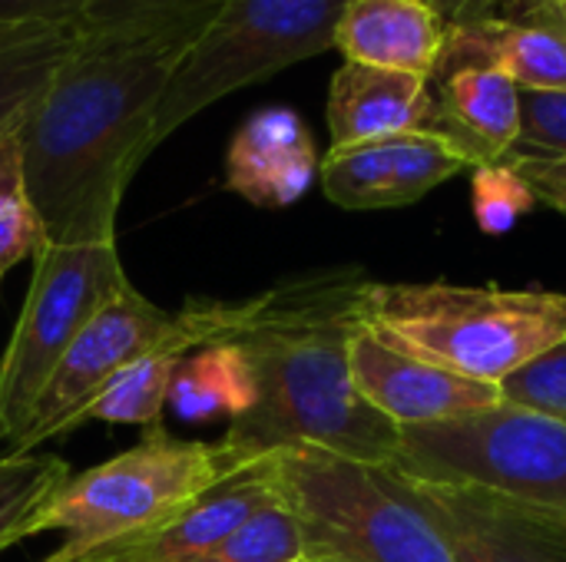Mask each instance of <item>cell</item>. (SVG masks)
Returning a JSON list of instances; mask_svg holds the SVG:
<instances>
[{
  "mask_svg": "<svg viewBox=\"0 0 566 562\" xmlns=\"http://www.w3.org/2000/svg\"><path fill=\"white\" fill-rule=\"evenodd\" d=\"M209 20L212 13L80 30L73 53L17 126L46 242H116L123 192L156 149L159 103Z\"/></svg>",
  "mask_w": 566,
  "mask_h": 562,
  "instance_id": "cell-1",
  "label": "cell"
},
{
  "mask_svg": "<svg viewBox=\"0 0 566 562\" xmlns=\"http://www.w3.org/2000/svg\"><path fill=\"white\" fill-rule=\"evenodd\" d=\"M371 278L358 265L292 275L242 301H199L206 344H232L255 378V407L222 434L252 457L322 447L391 464L398 434L352 381V338Z\"/></svg>",
  "mask_w": 566,
  "mask_h": 562,
  "instance_id": "cell-2",
  "label": "cell"
},
{
  "mask_svg": "<svg viewBox=\"0 0 566 562\" xmlns=\"http://www.w3.org/2000/svg\"><path fill=\"white\" fill-rule=\"evenodd\" d=\"M361 325L451 374L501 384L566 338V295L544 288L371 282Z\"/></svg>",
  "mask_w": 566,
  "mask_h": 562,
  "instance_id": "cell-3",
  "label": "cell"
},
{
  "mask_svg": "<svg viewBox=\"0 0 566 562\" xmlns=\"http://www.w3.org/2000/svg\"><path fill=\"white\" fill-rule=\"evenodd\" d=\"M269 460L279 497L302 523L305 560L458 562L441 510L395 464L322 447H282Z\"/></svg>",
  "mask_w": 566,
  "mask_h": 562,
  "instance_id": "cell-4",
  "label": "cell"
},
{
  "mask_svg": "<svg viewBox=\"0 0 566 562\" xmlns=\"http://www.w3.org/2000/svg\"><path fill=\"white\" fill-rule=\"evenodd\" d=\"M434 487H468L566 530V421L501 401L497 407L401 427L391 460Z\"/></svg>",
  "mask_w": 566,
  "mask_h": 562,
  "instance_id": "cell-5",
  "label": "cell"
},
{
  "mask_svg": "<svg viewBox=\"0 0 566 562\" xmlns=\"http://www.w3.org/2000/svg\"><path fill=\"white\" fill-rule=\"evenodd\" d=\"M255 460L259 457L239 450L226 437L179 441L159 424L146 427L129 450L70 477L40 517L36 537L63 533L60 550L46 560L80 556L176 513Z\"/></svg>",
  "mask_w": 566,
  "mask_h": 562,
  "instance_id": "cell-6",
  "label": "cell"
},
{
  "mask_svg": "<svg viewBox=\"0 0 566 562\" xmlns=\"http://www.w3.org/2000/svg\"><path fill=\"white\" fill-rule=\"evenodd\" d=\"M348 0H219L176 66L156 116V146L222 96L335 46Z\"/></svg>",
  "mask_w": 566,
  "mask_h": 562,
  "instance_id": "cell-7",
  "label": "cell"
},
{
  "mask_svg": "<svg viewBox=\"0 0 566 562\" xmlns=\"http://www.w3.org/2000/svg\"><path fill=\"white\" fill-rule=\"evenodd\" d=\"M123 288H129V278L119 265L116 242H46L33 255V278L0 358V444H17L60 358Z\"/></svg>",
  "mask_w": 566,
  "mask_h": 562,
  "instance_id": "cell-8",
  "label": "cell"
},
{
  "mask_svg": "<svg viewBox=\"0 0 566 562\" xmlns=\"http://www.w3.org/2000/svg\"><path fill=\"white\" fill-rule=\"evenodd\" d=\"M202 341L206 331L199 301H189L182 311H166L133 285L123 288L90 318V325L60 358L10 450L33 454L40 444L86 424V411L96 394L143 354L159 348H179L189 354L192 348H202Z\"/></svg>",
  "mask_w": 566,
  "mask_h": 562,
  "instance_id": "cell-9",
  "label": "cell"
},
{
  "mask_svg": "<svg viewBox=\"0 0 566 562\" xmlns=\"http://www.w3.org/2000/svg\"><path fill=\"white\" fill-rule=\"evenodd\" d=\"M471 162L438 132H401L388 139L332 146L318 166L325 195L352 212L398 209L424 199Z\"/></svg>",
  "mask_w": 566,
  "mask_h": 562,
  "instance_id": "cell-10",
  "label": "cell"
},
{
  "mask_svg": "<svg viewBox=\"0 0 566 562\" xmlns=\"http://www.w3.org/2000/svg\"><path fill=\"white\" fill-rule=\"evenodd\" d=\"M275 500L279 490L272 480V460L265 454L176 513L63 562H192Z\"/></svg>",
  "mask_w": 566,
  "mask_h": 562,
  "instance_id": "cell-11",
  "label": "cell"
},
{
  "mask_svg": "<svg viewBox=\"0 0 566 562\" xmlns=\"http://www.w3.org/2000/svg\"><path fill=\"white\" fill-rule=\"evenodd\" d=\"M348 358H352V381L358 394L395 427L438 424V421L497 407L504 401L501 384L471 381L444 368H434L428 361H418L385 344L365 325L355 331Z\"/></svg>",
  "mask_w": 566,
  "mask_h": 562,
  "instance_id": "cell-12",
  "label": "cell"
},
{
  "mask_svg": "<svg viewBox=\"0 0 566 562\" xmlns=\"http://www.w3.org/2000/svg\"><path fill=\"white\" fill-rule=\"evenodd\" d=\"M318 149L305 119L289 106L252 113L226 152V189L259 209L298 202L318 179Z\"/></svg>",
  "mask_w": 566,
  "mask_h": 562,
  "instance_id": "cell-13",
  "label": "cell"
},
{
  "mask_svg": "<svg viewBox=\"0 0 566 562\" xmlns=\"http://www.w3.org/2000/svg\"><path fill=\"white\" fill-rule=\"evenodd\" d=\"M431 132L444 136L471 169L504 162L521 132V86L494 66H454L431 79Z\"/></svg>",
  "mask_w": 566,
  "mask_h": 562,
  "instance_id": "cell-14",
  "label": "cell"
},
{
  "mask_svg": "<svg viewBox=\"0 0 566 562\" xmlns=\"http://www.w3.org/2000/svg\"><path fill=\"white\" fill-rule=\"evenodd\" d=\"M448 43V23L428 0H348L335 50L345 63L411 73L431 83Z\"/></svg>",
  "mask_w": 566,
  "mask_h": 562,
  "instance_id": "cell-15",
  "label": "cell"
},
{
  "mask_svg": "<svg viewBox=\"0 0 566 562\" xmlns=\"http://www.w3.org/2000/svg\"><path fill=\"white\" fill-rule=\"evenodd\" d=\"M431 83L411 73L342 63L328 86L332 146H355L401 132L431 129Z\"/></svg>",
  "mask_w": 566,
  "mask_h": 562,
  "instance_id": "cell-16",
  "label": "cell"
},
{
  "mask_svg": "<svg viewBox=\"0 0 566 562\" xmlns=\"http://www.w3.org/2000/svg\"><path fill=\"white\" fill-rule=\"evenodd\" d=\"M441 510L458 562H566V530L468 487L421 484Z\"/></svg>",
  "mask_w": 566,
  "mask_h": 562,
  "instance_id": "cell-17",
  "label": "cell"
},
{
  "mask_svg": "<svg viewBox=\"0 0 566 562\" xmlns=\"http://www.w3.org/2000/svg\"><path fill=\"white\" fill-rule=\"evenodd\" d=\"M454 66H494L521 89H566V30L504 13L468 26H448L434 76Z\"/></svg>",
  "mask_w": 566,
  "mask_h": 562,
  "instance_id": "cell-18",
  "label": "cell"
},
{
  "mask_svg": "<svg viewBox=\"0 0 566 562\" xmlns=\"http://www.w3.org/2000/svg\"><path fill=\"white\" fill-rule=\"evenodd\" d=\"M76 40V23H0V136L27 119Z\"/></svg>",
  "mask_w": 566,
  "mask_h": 562,
  "instance_id": "cell-19",
  "label": "cell"
},
{
  "mask_svg": "<svg viewBox=\"0 0 566 562\" xmlns=\"http://www.w3.org/2000/svg\"><path fill=\"white\" fill-rule=\"evenodd\" d=\"M255 378L242 351L232 344H206L192 358L186 354L169 384V407L189 424L226 414L229 421L255 407Z\"/></svg>",
  "mask_w": 566,
  "mask_h": 562,
  "instance_id": "cell-20",
  "label": "cell"
},
{
  "mask_svg": "<svg viewBox=\"0 0 566 562\" xmlns=\"http://www.w3.org/2000/svg\"><path fill=\"white\" fill-rule=\"evenodd\" d=\"M70 477L73 474L60 457L13 450L0 457V553L36 537L40 517Z\"/></svg>",
  "mask_w": 566,
  "mask_h": 562,
  "instance_id": "cell-21",
  "label": "cell"
},
{
  "mask_svg": "<svg viewBox=\"0 0 566 562\" xmlns=\"http://www.w3.org/2000/svg\"><path fill=\"white\" fill-rule=\"evenodd\" d=\"M186 351L179 348H159L123 368L90 404L86 421H106V424H136V427H156L163 417V407L169 401V384Z\"/></svg>",
  "mask_w": 566,
  "mask_h": 562,
  "instance_id": "cell-22",
  "label": "cell"
},
{
  "mask_svg": "<svg viewBox=\"0 0 566 562\" xmlns=\"http://www.w3.org/2000/svg\"><path fill=\"white\" fill-rule=\"evenodd\" d=\"M43 245L46 235L27 192L20 136L13 129L0 136V282L10 268L33 258Z\"/></svg>",
  "mask_w": 566,
  "mask_h": 562,
  "instance_id": "cell-23",
  "label": "cell"
},
{
  "mask_svg": "<svg viewBox=\"0 0 566 562\" xmlns=\"http://www.w3.org/2000/svg\"><path fill=\"white\" fill-rule=\"evenodd\" d=\"M192 562H305V533L279 497Z\"/></svg>",
  "mask_w": 566,
  "mask_h": 562,
  "instance_id": "cell-24",
  "label": "cell"
},
{
  "mask_svg": "<svg viewBox=\"0 0 566 562\" xmlns=\"http://www.w3.org/2000/svg\"><path fill=\"white\" fill-rule=\"evenodd\" d=\"M471 202H474L478 229L484 235H507L524 215H531L541 205L527 179L507 162H491L474 169Z\"/></svg>",
  "mask_w": 566,
  "mask_h": 562,
  "instance_id": "cell-25",
  "label": "cell"
},
{
  "mask_svg": "<svg viewBox=\"0 0 566 562\" xmlns=\"http://www.w3.org/2000/svg\"><path fill=\"white\" fill-rule=\"evenodd\" d=\"M507 159H566V89H521V132Z\"/></svg>",
  "mask_w": 566,
  "mask_h": 562,
  "instance_id": "cell-26",
  "label": "cell"
},
{
  "mask_svg": "<svg viewBox=\"0 0 566 562\" xmlns=\"http://www.w3.org/2000/svg\"><path fill=\"white\" fill-rule=\"evenodd\" d=\"M501 394L507 404H521L566 421V338L547 354L534 358L531 364L504 378Z\"/></svg>",
  "mask_w": 566,
  "mask_h": 562,
  "instance_id": "cell-27",
  "label": "cell"
},
{
  "mask_svg": "<svg viewBox=\"0 0 566 562\" xmlns=\"http://www.w3.org/2000/svg\"><path fill=\"white\" fill-rule=\"evenodd\" d=\"M219 0H86L76 26L103 30L116 23H146V20H176V17H209Z\"/></svg>",
  "mask_w": 566,
  "mask_h": 562,
  "instance_id": "cell-28",
  "label": "cell"
},
{
  "mask_svg": "<svg viewBox=\"0 0 566 562\" xmlns=\"http://www.w3.org/2000/svg\"><path fill=\"white\" fill-rule=\"evenodd\" d=\"M504 162L527 179L537 202L551 205L566 219V159H504Z\"/></svg>",
  "mask_w": 566,
  "mask_h": 562,
  "instance_id": "cell-29",
  "label": "cell"
},
{
  "mask_svg": "<svg viewBox=\"0 0 566 562\" xmlns=\"http://www.w3.org/2000/svg\"><path fill=\"white\" fill-rule=\"evenodd\" d=\"M86 0H0V23H76Z\"/></svg>",
  "mask_w": 566,
  "mask_h": 562,
  "instance_id": "cell-30",
  "label": "cell"
},
{
  "mask_svg": "<svg viewBox=\"0 0 566 562\" xmlns=\"http://www.w3.org/2000/svg\"><path fill=\"white\" fill-rule=\"evenodd\" d=\"M428 3L441 13L448 26H468V23L501 13L507 0H428Z\"/></svg>",
  "mask_w": 566,
  "mask_h": 562,
  "instance_id": "cell-31",
  "label": "cell"
},
{
  "mask_svg": "<svg viewBox=\"0 0 566 562\" xmlns=\"http://www.w3.org/2000/svg\"><path fill=\"white\" fill-rule=\"evenodd\" d=\"M504 17L514 20H534V23H554L566 30V0H507L501 7Z\"/></svg>",
  "mask_w": 566,
  "mask_h": 562,
  "instance_id": "cell-32",
  "label": "cell"
},
{
  "mask_svg": "<svg viewBox=\"0 0 566 562\" xmlns=\"http://www.w3.org/2000/svg\"><path fill=\"white\" fill-rule=\"evenodd\" d=\"M305 562H338V560H305Z\"/></svg>",
  "mask_w": 566,
  "mask_h": 562,
  "instance_id": "cell-33",
  "label": "cell"
}]
</instances>
